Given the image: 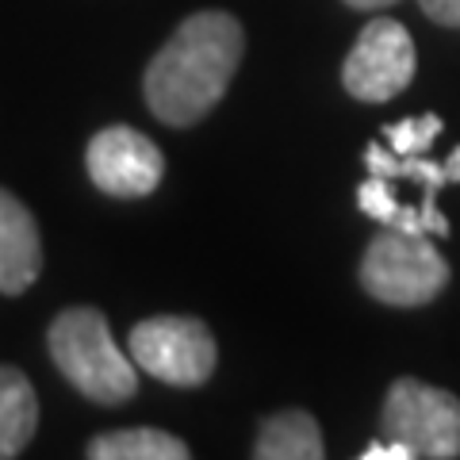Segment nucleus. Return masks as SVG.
Listing matches in <instances>:
<instances>
[{"mask_svg":"<svg viewBox=\"0 0 460 460\" xmlns=\"http://www.w3.org/2000/svg\"><path fill=\"white\" fill-rule=\"evenodd\" d=\"M246 50L242 23L230 12H196L154 54L142 77L146 104L169 127H192L219 104Z\"/></svg>","mask_w":460,"mask_h":460,"instance_id":"f257e3e1","label":"nucleus"},{"mask_svg":"<svg viewBox=\"0 0 460 460\" xmlns=\"http://www.w3.org/2000/svg\"><path fill=\"white\" fill-rule=\"evenodd\" d=\"M47 345L58 372L93 402L115 407V402L135 399L138 368L131 361V353H119V345H115L108 330V319L96 307L62 311L50 323Z\"/></svg>","mask_w":460,"mask_h":460,"instance_id":"f03ea898","label":"nucleus"},{"mask_svg":"<svg viewBox=\"0 0 460 460\" xmlns=\"http://www.w3.org/2000/svg\"><path fill=\"white\" fill-rule=\"evenodd\" d=\"M361 284L380 304L422 307L445 292V284H449V261L429 242V234H407V230L384 226L365 250Z\"/></svg>","mask_w":460,"mask_h":460,"instance_id":"7ed1b4c3","label":"nucleus"},{"mask_svg":"<svg viewBox=\"0 0 460 460\" xmlns=\"http://www.w3.org/2000/svg\"><path fill=\"white\" fill-rule=\"evenodd\" d=\"M135 368L172 387H199L211 380L219 349L211 330L192 314H154L142 319L127 338Z\"/></svg>","mask_w":460,"mask_h":460,"instance_id":"20e7f679","label":"nucleus"},{"mask_svg":"<svg viewBox=\"0 0 460 460\" xmlns=\"http://www.w3.org/2000/svg\"><path fill=\"white\" fill-rule=\"evenodd\" d=\"M380 429L384 438L411 445L414 456L453 460L460 456V399L426 380L402 376L387 387Z\"/></svg>","mask_w":460,"mask_h":460,"instance_id":"39448f33","label":"nucleus"},{"mask_svg":"<svg viewBox=\"0 0 460 460\" xmlns=\"http://www.w3.org/2000/svg\"><path fill=\"white\" fill-rule=\"evenodd\" d=\"M414 66H419V54H414V39L407 27L399 20H372L345 58L341 84L365 104H384V100L407 93Z\"/></svg>","mask_w":460,"mask_h":460,"instance_id":"423d86ee","label":"nucleus"},{"mask_svg":"<svg viewBox=\"0 0 460 460\" xmlns=\"http://www.w3.org/2000/svg\"><path fill=\"white\" fill-rule=\"evenodd\" d=\"M84 165H89V177L96 189L115 199L150 196L165 177L162 150L142 131L123 123L104 127V131L93 135L89 150H84Z\"/></svg>","mask_w":460,"mask_h":460,"instance_id":"0eeeda50","label":"nucleus"},{"mask_svg":"<svg viewBox=\"0 0 460 460\" xmlns=\"http://www.w3.org/2000/svg\"><path fill=\"white\" fill-rule=\"evenodd\" d=\"M42 272V238L35 215L8 189H0V292L20 296Z\"/></svg>","mask_w":460,"mask_h":460,"instance_id":"6e6552de","label":"nucleus"},{"mask_svg":"<svg viewBox=\"0 0 460 460\" xmlns=\"http://www.w3.org/2000/svg\"><path fill=\"white\" fill-rule=\"evenodd\" d=\"M365 165L368 172H376L384 181H411V184H422V208L434 223V234L445 238L449 234V219L438 211V196L445 184H460V146L445 157V162H429L426 154H411V157H399L384 146V142H368L365 150Z\"/></svg>","mask_w":460,"mask_h":460,"instance_id":"1a4fd4ad","label":"nucleus"},{"mask_svg":"<svg viewBox=\"0 0 460 460\" xmlns=\"http://www.w3.org/2000/svg\"><path fill=\"white\" fill-rule=\"evenodd\" d=\"M326 453L323 429L307 411H280L261 422L253 441L257 460H319Z\"/></svg>","mask_w":460,"mask_h":460,"instance_id":"9d476101","label":"nucleus"},{"mask_svg":"<svg viewBox=\"0 0 460 460\" xmlns=\"http://www.w3.org/2000/svg\"><path fill=\"white\" fill-rule=\"evenodd\" d=\"M39 399L27 376L12 365H0V460L20 456L35 438Z\"/></svg>","mask_w":460,"mask_h":460,"instance_id":"9b49d317","label":"nucleus"},{"mask_svg":"<svg viewBox=\"0 0 460 460\" xmlns=\"http://www.w3.org/2000/svg\"><path fill=\"white\" fill-rule=\"evenodd\" d=\"M93 460H189V445L154 426L111 429L89 441Z\"/></svg>","mask_w":460,"mask_h":460,"instance_id":"f8f14e48","label":"nucleus"},{"mask_svg":"<svg viewBox=\"0 0 460 460\" xmlns=\"http://www.w3.org/2000/svg\"><path fill=\"white\" fill-rule=\"evenodd\" d=\"M357 208H361L368 219H376L380 226H392V230H407V234H429V219L419 204H407L399 199L392 181L368 172V181L357 189Z\"/></svg>","mask_w":460,"mask_h":460,"instance_id":"ddd939ff","label":"nucleus"},{"mask_svg":"<svg viewBox=\"0 0 460 460\" xmlns=\"http://www.w3.org/2000/svg\"><path fill=\"white\" fill-rule=\"evenodd\" d=\"M441 119L438 115H414V119H402V123H387L384 127V146L399 154V157H411V154H429V146L438 142L441 135Z\"/></svg>","mask_w":460,"mask_h":460,"instance_id":"4468645a","label":"nucleus"},{"mask_svg":"<svg viewBox=\"0 0 460 460\" xmlns=\"http://www.w3.org/2000/svg\"><path fill=\"white\" fill-rule=\"evenodd\" d=\"M361 460H419V456H414L411 445H402L395 438H384V441H372L361 453Z\"/></svg>","mask_w":460,"mask_h":460,"instance_id":"2eb2a0df","label":"nucleus"},{"mask_svg":"<svg viewBox=\"0 0 460 460\" xmlns=\"http://www.w3.org/2000/svg\"><path fill=\"white\" fill-rule=\"evenodd\" d=\"M419 4L434 23L460 27V0H419Z\"/></svg>","mask_w":460,"mask_h":460,"instance_id":"dca6fc26","label":"nucleus"},{"mask_svg":"<svg viewBox=\"0 0 460 460\" xmlns=\"http://www.w3.org/2000/svg\"><path fill=\"white\" fill-rule=\"evenodd\" d=\"M349 8H361V12H372V8H387V4H395V0H345Z\"/></svg>","mask_w":460,"mask_h":460,"instance_id":"f3484780","label":"nucleus"}]
</instances>
